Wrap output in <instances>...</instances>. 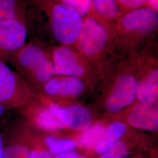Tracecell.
<instances>
[{
  "mask_svg": "<svg viewBox=\"0 0 158 158\" xmlns=\"http://www.w3.org/2000/svg\"><path fill=\"white\" fill-rule=\"evenodd\" d=\"M158 11L144 6L124 12L115 24V46L134 48L157 34Z\"/></svg>",
  "mask_w": 158,
  "mask_h": 158,
  "instance_id": "1",
  "label": "cell"
},
{
  "mask_svg": "<svg viewBox=\"0 0 158 158\" xmlns=\"http://www.w3.org/2000/svg\"><path fill=\"white\" fill-rule=\"evenodd\" d=\"M11 62L18 74L33 90L42 91L46 83L55 76L50 52L32 43L25 44Z\"/></svg>",
  "mask_w": 158,
  "mask_h": 158,
  "instance_id": "2",
  "label": "cell"
},
{
  "mask_svg": "<svg viewBox=\"0 0 158 158\" xmlns=\"http://www.w3.org/2000/svg\"><path fill=\"white\" fill-rule=\"evenodd\" d=\"M74 46L89 62L100 66L115 47L114 31L90 15L83 18V25Z\"/></svg>",
  "mask_w": 158,
  "mask_h": 158,
  "instance_id": "3",
  "label": "cell"
},
{
  "mask_svg": "<svg viewBox=\"0 0 158 158\" xmlns=\"http://www.w3.org/2000/svg\"><path fill=\"white\" fill-rule=\"evenodd\" d=\"M48 18L51 32L63 45H74L83 25V18L73 9L53 0H36Z\"/></svg>",
  "mask_w": 158,
  "mask_h": 158,
  "instance_id": "4",
  "label": "cell"
},
{
  "mask_svg": "<svg viewBox=\"0 0 158 158\" xmlns=\"http://www.w3.org/2000/svg\"><path fill=\"white\" fill-rule=\"evenodd\" d=\"M36 97V92L0 59V104L4 109H19Z\"/></svg>",
  "mask_w": 158,
  "mask_h": 158,
  "instance_id": "5",
  "label": "cell"
},
{
  "mask_svg": "<svg viewBox=\"0 0 158 158\" xmlns=\"http://www.w3.org/2000/svg\"><path fill=\"white\" fill-rule=\"evenodd\" d=\"M50 53L55 76L81 79L90 70L89 62L74 46L60 45L52 48Z\"/></svg>",
  "mask_w": 158,
  "mask_h": 158,
  "instance_id": "6",
  "label": "cell"
},
{
  "mask_svg": "<svg viewBox=\"0 0 158 158\" xmlns=\"http://www.w3.org/2000/svg\"><path fill=\"white\" fill-rule=\"evenodd\" d=\"M27 34L25 19L0 21V59L6 63L11 62L14 55L25 45Z\"/></svg>",
  "mask_w": 158,
  "mask_h": 158,
  "instance_id": "7",
  "label": "cell"
},
{
  "mask_svg": "<svg viewBox=\"0 0 158 158\" xmlns=\"http://www.w3.org/2000/svg\"><path fill=\"white\" fill-rule=\"evenodd\" d=\"M137 83L135 77L130 72L125 71L119 74L105 102L108 111L118 113L134 102Z\"/></svg>",
  "mask_w": 158,
  "mask_h": 158,
  "instance_id": "8",
  "label": "cell"
},
{
  "mask_svg": "<svg viewBox=\"0 0 158 158\" xmlns=\"http://www.w3.org/2000/svg\"><path fill=\"white\" fill-rule=\"evenodd\" d=\"M39 104L36 98L32 102L19 108L27 125L44 132H54L65 127L56 116L49 108L45 101Z\"/></svg>",
  "mask_w": 158,
  "mask_h": 158,
  "instance_id": "9",
  "label": "cell"
},
{
  "mask_svg": "<svg viewBox=\"0 0 158 158\" xmlns=\"http://www.w3.org/2000/svg\"><path fill=\"white\" fill-rule=\"evenodd\" d=\"M46 99L45 101L49 108L64 127L76 131H83L90 126L93 116L87 108L80 105L62 106Z\"/></svg>",
  "mask_w": 158,
  "mask_h": 158,
  "instance_id": "10",
  "label": "cell"
},
{
  "mask_svg": "<svg viewBox=\"0 0 158 158\" xmlns=\"http://www.w3.org/2000/svg\"><path fill=\"white\" fill-rule=\"evenodd\" d=\"M29 126L25 122L11 125L2 136L4 158H30L28 143Z\"/></svg>",
  "mask_w": 158,
  "mask_h": 158,
  "instance_id": "11",
  "label": "cell"
},
{
  "mask_svg": "<svg viewBox=\"0 0 158 158\" xmlns=\"http://www.w3.org/2000/svg\"><path fill=\"white\" fill-rule=\"evenodd\" d=\"M85 88L81 79L71 76H54L42 87V92L46 97L76 96Z\"/></svg>",
  "mask_w": 158,
  "mask_h": 158,
  "instance_id": "12",
  "label": "cell"
},
{
  "mask_svg": "<svg viewBox=\"0 0 158 158\" xmlns=\"http://www.w3.org/2000/svg\"><path fill=\"white\" fill-rule=\"evenodd\" d=\"M130 126L139 130L157 132L158 112L157 102L141 103L134 108L127 117Z\"/></svg>",
  "mask_w": 158,
  "mask_h": 158,
  "instance_id": "13",
  "label": "cell"
},
{
  "mask_svg": "<svg viewBox=\"0 0 158 158\" xmlns=\"http://www.w3.org/2000/svg\"><path fill=\"white\" fill-rule=\"evenodd\" d=\"M148 66L141 80L137 83L136 98L141 103H154L158 100V70L157 63L148 61Z\"/></svg>",
  "mask_w": 158,
  "mask_h": 158,
  "instance_id": "14",
  "label": "cell"
},
{
  "mask_svg": "<svg viewBox=\"0 0 158 158\" xmlns=\"http://www.w3.org/2000/svg\"><path fill=\"white\" fill-rule=\"evenodd\" d=\"M124 13L115 0H90L89 15L114 31L116 23Z\"/></svg>",
  "mask_w": 158,
  "mask_h": 158,
  "instance_id": "15",
  "label": "cell"
},
{
  "mask_svg": "<svg viewBox=\"0 0 158 158\" xmlns=\"http://www.w3.org/2000/svg\"><path fill=\"white\" fill-rule=\"evenodd\" d=\"M127 130V125L119 121H114L108 125L106 128L101 139L94 148L96 152L100 155L106 152L121 140Z\"/></svg>",
  "mask_w": 158,
  "mask_h": 158,
  "instance_id": "16",
  "label": "cell"
},
{
  "mask_svg": "<svg viewBox=\"0 0 158 158\" xmlns=\"http://www.w3.org/2000/svg\"><path fill=\"white\" fill-rule=\"evenodd\" d=\"M27 12L23 0H0V21L23 19Z\"/></svg>",
  "mask_w": 158,
  "mask_h": 158,
  "instance_id": "17",
  "label": "cell"
},
{
  "mask_svg": "<svg viewBox=\"0 0 158 158\" xmlns=\"http://www.w3.org/2000/svg\"><path fill=\"white\" fill-rule=\"evenodd\" d=\"M42 138L46 147L53 156L74 151L79 146L75 139L60 138L53 134H46Z\"/></svg>",
  "mask_w": 158,
  "mask_h": 158,
  "instance_id": "18",
  "label": "cell"
},
{
  "mask_svg": "<svg viewBox=\"0 0 158 158\" xmlns=\"http://www.w3.org/2000/svg\"><path fill=\"white\" fill-rule=\"evenodd\" d=\"M106 126L101 123H97L81 131L77 137L78 145L87 149L94 148L100 141L106 129Z\"/></svg>",
  "mask_w": 158,
  "mask_h": 158,
  "instance_id": "19",
  "label": "cell"
},
{
  "mask_svg": "<svg viewBox=\"0 0 158 158\" xmlns=\"http://www.w3.org/2000/svg\"><path fill=\"white\" fill-rule=\"evenodd\" d=\"M28 143L30 158H53V155L48 150L42 138L33 134L29 128Z\"/></svg>",
  "mask_w": 158,
  "mask_h": 158,
  "instance_id": "20",
  "label": "cell"
},
{
  "mask_svg": "<svg viewBox=\"0 0 158 158\" xmlns=\"http://www.w3.org/2000/svg\"><path fill=\"white\" fill-rule=\"evenodd\" d=\"M55 2L74 10L82 18L87 15L90 8V0H57Z\"/></svg>",
  "mask_w": 158,
  "mask_h": 158,
  "instance_id": "21",
  "label": "cell"
},
{
  "mask_svg": "<svg viewBox=\"0 0 158 158\" xmlns=\"http://www.w3.org/2000/svg\"><path fill=\"white\" fill-rule=\"evenodd\" d=\"M129 151L130 148L127 143L121 140L98 158H125Z\"/></svg>",
  "mask_w": 158,
  "mask_h": 158,
  "instance_id": "22",
  "label": "cell"
},
{
  "mask_svg": "<svg viewBox=\"0 0 158 158\" xmlns=\"http://www.w3.org/2000/svg\"><path fill=\"white\" fill-rule=\"evenodd\" d=\"M115 1L124 12L141 7L149 6L147 0H115Z\"/></svg>",
  "mask_w": 158,
  "mask_h": 158,
  "instance_id": "23",
  "label": "cell"
},
{
  "mask_svg": "<svg viewBox=\"0 0 158 158\" xmlns=\"http://www.w3.org/2000/svg\"><path fill=\"white\" fill-rule=\"evenodd\" d=\"M53 158H87L85 156L81 155L79 153L72 151L57 154L53 156Z\"/></svg>",
  "mask_w": 158,
  "mask_h": 158,
  "instance_id": "24",
  "label": "cell"
},
{
  "mask_svg": "<svg viewBox=\"0 0 158 158\" xmlns=\"http://www.w3.org/2000/svg\"><path fill=\"white\" fill-rule=\"evenodd\" d=\"M0 158H4V144L3 138L0 133Z\"/></svg>",
  "mask_w": 158,
  "mask_h": 158,
  "instance_id": "25",
  "label": "cell"
},
{
  "mask_svg": "<svg viewBox=\"0 0 158 158\" xmlns=\"http://www.w3.org/2000/svg\"><path fill=\"white\" fill-rule=\"evenodd\" d=\"M147 1L149 7L158 11V0H147Z\"/></svg>",
  "mask_w": 158,
  "mask_h": 158,
  "instance_id": "26",
  "label": "cell"
},
{
  "mask_svg": "<svg viewBox=\"0 0 158 158\" xmlns=\"http://www.w3.org/2000/svg\"><path fill=\"white\" fill-rule=\"evenodd\" d=\"M6 111V110L4 109V108L3 107L1 104H0V117L2 115V114L4 112Z\"/></svg>",
  "mask_w": 158,
  "mask_h": 158,
  "instance_id": "27",
  "label": "cell"
},
{
  "mask_svg": "<svg viewBox=\"0 0 158 158\" xmlns=\"http://www.w3.org/2000/svg\"><path fill=\"white\" fill-rule=\"evenodd\" d=\"M53 1H57V0H53Z\"/></svg>",
  "mask_w": 158,
  "mask_h": 158,
  "instance_id": "28",
  "label": "cell"
}]
</instances>
